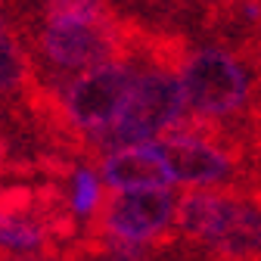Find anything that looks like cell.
Returning a JSON list of instances; mask_svg holds the SVG:
<instances>
[{"instance_id":"cell-1","label":"cell","mask_w":261,"mask_h":261,"mask_svg":"<svg viewBox=\"0 0 261 261\" xmlns=\"http://www.w3.org/2000/svg\"><path fill=\"white\" fill-rule=\"evenodd\" d=\"M180 81L190 115L224 127L252 121L261 72L243 53L224 44L196 47L180 65Z\"/></svg>"},{"instance_id":"cell-2","label":"cell","mask_w":261,"mask_h":261,"mask_svg":"<svg viewBox=\"0 0 261 261\" xmlns=\"http://www.w3.org/2000/svg\"><path fill=\"white\" fill-rule=\"evenodd\" d=\"M187 93L180 81V69L159 62H140L137 84L112 127L93 137L87 159L103 162L109 152L140 143H159L168 130L187 115Z\"/></svg>"},{"instance_id":"cell-3","label":"cell","mask_w":261,"mask_h":261,"mask_svg":"<svg viewBox=\"0 0 261 261\" xmlns=\"http://www.w3.org/2000/svg\"><path fill=\"white\" fill-rule=\"evenodd\" d=\"M137 19L109 16L103 22H41L38 50L59 72H87L112 59H127Z\"/></svg>"},{"instance_id":"cell-4","label":"cell","mask_w":261,"mask_h":261,"mask_svg":"<svg viewBox=\"0 0 261 261\" xmlns=\"http://www.w3.org/2000/svg\"><path fill=\"white\" fill-rule=\"evenodd\" d=\"M100 174L112 190H168L171 184H177L165 152L155 143L109 152L100 162Z\"/></svg>"},{"instance_id":"cell-5","label":"cell","mask_w":261,"mask_h":261,"mask_svg":"<svg viewBox=\"0 0 261 261\" xmlns=\"http://www.w3.org/2000/svg\"><path fill=\"white\" fill-rule=\"evenodd\" d=\"M38 81L35 62L10 22L0 19V93H22Z\"/></svg>"},{"instance_id":"cell-6","label":"cell","mask_w":261,"mask_h":261,"mask_svg":"<svg viewBox=\"0 0 261 261\" xmlns=\"http://www.w3.org/2000/svg\"><path fill=\"white\" fill-rule=\"evenodd\" d=\"M118 10L112 0H44L41 22H103Z\"/></svg>"},{"instance_id":"cell-7","label":"cell","mask_w":261,"mask_h":261,"mask_svg":"<svg viewBox=\"0 0 261 261\" xmlns=\"http://www.w3.org/2000/svg\"><path fill=\"white\" fill-rule=\"evenodd\" d=\"M69 205L75 212V218L90 221L96 212L103 208V187L93 168L87 165H75L72 177H69Z\"/></svg>"},{"instance_id":"cell-8","label":"cell","mask_w":261,"mask_h":261,"mask_svg":"<svg viewBox=\"0 0 261 261\" xmlns=\"http://www.w3.org/2000/svg\"><path fill=\"white\" fill-rule=\"evenodd\" d=\"M112 7H130L137 13H168L180 7V0H112Z\"/></svg>"},{"instance_id":"cell-9","label":"cell","mask_w":261,"mask_h":261,"mask_svg":"<svg viewBox=\"0 0 261 261\" xmlns=\"http://www.w3.org/2000/svg\"><path fill=\"white\" fill-rule=\"evenodd\" d=\"M84 261H143V258L127 255V252H106V255H93V258H84Z\"/></svg>"},{"instance_id":"cell-10","label":"cell","mask_w":261,"mask_h":261,"mask_svg":"<svg viewBox=\"0 0 261 261\" xmlns=\"http://www.w3.org/2000/svg\"><path fill=\"white\" fill-rule=\"evenodd\" d=\"M4 109H7V106H4V100H0V115H4Z\"/></svg>"},{"instance_id":"cell-11","label":"cell","mask_w":261,"mask_h":261,"mask_svg":"<svg viewBox=\"0 0 261 261\" xmlns=\"http://www.w3.org/2000/svg\"><path fill=\"white\" fill-rule=\"evenodd\" d=\"M13 13H16V0H13ZM16 19H19V13H16Z\"/></svg>"},{"instance_id":"cell-12","label":"cell","mask_w":261,"mask_h":261,"mask_svg":"<svg viewBox=\"0 0 261 261\" xmlns=\"http://www.w3.org/2000/svg\"><path fill=\"white\" fill-rule=\"evenodd\" d=\"M258 205H261V202H258Z\"/></svg>"}]
</instances>
